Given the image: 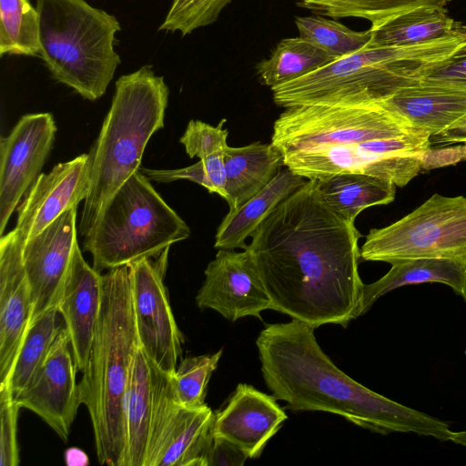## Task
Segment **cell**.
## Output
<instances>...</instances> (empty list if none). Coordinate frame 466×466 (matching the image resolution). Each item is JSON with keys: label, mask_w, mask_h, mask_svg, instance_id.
Segmentation results:
<instances>
[{"label": "cell", "mask_w": 466, "mask_h": 466, "mask_svg": "<svg viewBox=\"0 0 466 466\" xmlns=\"http://www.w3.org/2000/svg\"><path fill=\"white\" fill-rule=\"evenodd\" d=\"M248 457L235 443L213 434L204 456V466H242Z\"/></svg>", "instance_id": "obj_38"}, {"label": "cell", "mask_w": 466, "mask_h": 466, "mask_svg": "<svg viewBox=\"0 0 466 466\" xmlns=\"http://www.w3.org/2000/svg\"><path fill=\"white\" fill-rule=\"evenodd\" d=\"M314 329L292 319L268 325L257 339L264 381L285 408L330 412L380 434L412 432L450 441L445 421L390 400L337 368Z\"/></svg>", "instance_id": "obj_2"}, {"label": "cell", "mask_w": 466, "mask_h": 466, "mask_svg": "<svg viewBox=\"0 0 466 466\" xmlns=\"http://www.w3.org/2000/svg\"><path fill=\"white\" fill-rule=\"evenodd\" d=\"M232 0H172L158 30L182 35L211 25Z\"/></svg>", "instance_id": "obj_34"}, {"label": "cell", "mask_w": 466, "mask_h": 466, "mask_svg": "<svg viewBox=\"0 0 466 466\" xmlns=\"http://www.w3.org/2000/svg\"><path fill=\"white\" fill-rule=\"evenodd\" d=\"M457 25L444 7H420L370 27V44L375 46H409L453 34Z\"/></svg>", "instance_id": "obj_26"}, {"label": "cell", "mask_w": 466, "mask_h": 466, "mask_svg": "<svg viewBox=\"0 0 466 466\" xmlns=\"http://www.w3.org/2000/svg\"><path fill=\"white\" fill-rule=\"evenodd\" d=\"M306 179L288 167L279 170L272 181L262 190L221 221L215 236L218 249L246 248V239L252 237L262 221Z\"/></svg>", "instance_id": "obj_23"}, {"label": "cell", "mask_w": 466, "mask_h": 466, "mask_svg": "<svg viewBox=\"0 0 466 466\" xmlns=\"http://www.w3.org/2000/svg\"><path fill=\"white\" fill-rule=\"evenodd\" d=\"M190 236V228L156 191L139 170L113 195L91 230L83 248L101 273L157 258Z\"/></svg>", "instance_id": "obj_7"}, {"label": "cell", "mask_w": 466, "mask_h": 466, "mask_svg": "<svg viewBox=\"0 0 466 466\" xmlns=\"http://www.w3.org/2000/svg\"><path fill=\"white\" fill-rule=\"evenodd\" d=\"M56 126L50 113L23 116L0 139V235L23 196L41 174Z\"/></svg>", "instance_id": "obj_12"}, {"label": "cell", "mask_w": 466, "mask_h": 466, "mask_svg": "<svg viewBox=\"0 0 466 466\" xmlns=\"http://www.w3.org/2000/svg\"><path fill=\"white\" fill-rule=\"evenodd\" d=\"M299 36L334 58H339L366 46L371 37L370 30L354 31L339 22L321 15L295 18Z\"/></svg>", "instance_id": "obj_31"}, {"label": "cell", "mask_w": 466, "mask_h": 466, "mask_svg": "<svg viewBox=\"0 0 466 466\" xmlns=\"http://www.w3.org/2000/svg\"><path fill=\"white\" fill-rule=\"evenodd\" d=\"M431 145L466 144V115L452 123L444 130L431 135Z\"/></svg>", "instance_id": "obj_40"}, {"label": "cell", "mask_w": 466, "mask_h": 466, "mask_svg": "<svg viewBox=\"0 0 466 466\" xmlns=\"http://www.w3.org/2000/svg\"><path fill=\"white\" fill-rule=\"evenodd\" d=\"M215 412L185 407L173 396L170 375L162 381L152 422L146 466H204Z\"/></svg>", "instance_id": "obj_11"}, {"label": "cell", "mask_w": 466, "mask_h": 466, "mask_svg": "<svg viewBox=\"0 0 466 466\" xmlns=\"http://www.w3.org/2000/svg\"><path fill=\"white\" fill-rule=\"evenodd\" d=\"M336 58L300 36L284 38L256 66L259 82L270 88L304 76Z\"/></svg>", "instance_id": "obj_27"}, {"label": "cell", "mask_w": 466, "mask_h": 466, "mask_svg": "<svg viewBox=\"0 0 466 466\" xmlns=\"http://www.w3.org/2000/svg\"><path fill=\"white\" fill-rule=\"evenodd\" d=\"M448 0H296L299 6L333 18L359 17L371 27L420 7L445 6Z\"/></svg>", "instance_id": "obj_29"}, {"label": "cell", "mask_w": 466, "mask_h": 466, "mask_svg": "<svg viewBox=\"0 0 466 466\" xmlns=\"http://www.w3.org/2000/svg\"><path fill=\"white\" fill-rule=\"evenodd\" d=\"M196 296L200 309H212L230 321L272 309L271 300L247 249H218L205 269Z\"/></svg>", "instance_id": "obj_15"}, {"label": "cell", "mask_w": 466, "mask_h": 466, "mask_svg": "<svg viewBox=\"0 0 466 466\" xmlns=\"http://www.w3.org/2000/svg\"><path fill=\"white\" fill-rule=\"evenodd\" d=\"M39 14L29 0H0V56H40Z\"/></svg>", "instance_id": "obj_30"}, {"label": "cell", "mask_w": 466, "mask_h": 466, "mask_svg": "<svg viewBox=\"0 0 466 466\" xmlns=\"http://www.w3.org/2000/svg\"><path fill=\"white\" fill-rule=\"evenodd\" d=\"M138 345L128 266L102 274V301L79 385L88 410L99 463L123 466L126 396Z\"/></svg>", "instance_id": "obj_3"}, {"label": "cell", "mask_w": 466, "mask_h": 466, "mask_svg": "<svg viewBox=\"0 0 466 466\" xmlns=\"http://www.w3.org/2000/svg\"><path fill=\"white\" fill-rule=\"evenodd\" d=\"M166 374L137 345L126 396V450L123 466H146L152 422Z\"/></svg>", "instance_id": "obj_20"}, {"label": "cell", "mask_w": 466, "mask_h": 466, "mask_svg": "<svg viewBox=\"0 0 466 466\" xmlns=\"http://www.w3.org/2000/svg\"><path fill=\"white\" fill-rule=\"evenodd\" d=\"M168 249L128 265L138 345L165 373L171 375L182 353L183 335L173 315L164 276Z\"/></svg>", "instance_id": "obj_10"}, {"label": "cell", "mask_w": 466, "mask_h": 466, "mask_svg": "<svg viewBox=\"0 0 466 466\" xmlns=\"http://www.w3.org/2000/svg\"><path fill=\"white\" fill-rule=\"evenodd\" d=\"M20 409L10 390L7 387H0V466L19 464L16 430Z\"/></svg>", "instance_id": "obj_36"}, {"label": "cell", "mask_w": 466, "mask_h": 466, "mask_svg": "<svg viewBox=\"0 0 466 466\" xmlns=\"http://www.w3.org/2000/svg\"><path fill=\"white\" fill-rule=\"evenodd\" d=\"M226 201L233 212L268 185L284 165V156L271 142H253L224 151Z\"/></svg>", "instance_id": "obj_22"}, {"label": "cell", "mask_w": 466, "mask_h": 466, "mask_svg": "<svg viewBox=\"0 0 466 466\" xmlns=\"http://www.w3.org/2000/svg\"><path fill=\"white\" fill-rule=\"evenodd\" d=\"M24 242L12 229L0 239V387L6 386L32 316Z\"/></svg>", "instance_id": "obj_17"}, {"label": "cell", "mask_w": 466, "mask_h": 466, "mask_svg": "<svg viewBox=\"0 0 466 466\" xmlns=\"http://www.w3.org/2000/svg\"><path fill=\"white\" fill-rule=\"evenodd\" d=\"M463 147L449 148L446 150H432L430 148L422 153L423 169L454 164L466 159V145Z\"/></svg>", "instance_id": "obj_39"}, {"label": "cell", "mask_w": 466, "mask_h": 466, "mask_svg": "<svg viewBox=\"0 0 466 466\" xmlns=\"http://www.w3.org/2000/svg\"><path fill=\"white\" fill-rule=\"evenodd\" d=\"M466 41V32L409 46L368 44L304 76L271 88L275 104L361 106L419 85L426 73Z\"/></svg>", "instance_id": "obj_4"}, {"label": "cell", "mask_w": 466, "mask_h": 466, "mask_svg": "<svg viewBox=\"0 0 466 466\" xmlns=\"http://www.w3.org/2000/svg\"><path fill=\"white\" fill-rule=\"evenodd\" d=\"M360 237L354 222L323 200L318 179H308L262 221L245 249L272 309L315 329L346 328L362 306Z\"/></svg>", "instance_id": "obj_1"}, {"label": "cell", "mask_w": 466, "mask_h": 466, "mask_svg": "<svg viewBox=\"0 0 466 466\" xmlns=\"http://www.w3.org/2000/svg\"><path fill=\"white\" fill-rule=\"evenodd\" d=\"M148 179L161 183L186 179L204 187L209 193L219 195L225 200L226 170L223 152L212 154L196 164L177 169L139 168Z\"/></svg>", "instance_id": "obj_33"}, {"label": "cell", "mask_w": 466, "mask_h": 466, "mask_svg": "<svg viewBox=\"0 0 466 466\" xmlns=\"http://www.w3.org/2000/svg\"><path fill=\"white\" fill-rule=\"evenodd\" d=\"M76 210L66 211L24 245L23 262L33 306L30 323L57 306L78 244Z\"/></svg>", "instance_id": "obj_14"}, {"label": "cell", "mask_w": 466, "mask_h": 466, "mask_svg": "<svg viewBox=\"0 0 466 466\" xmlns=\"http://www.w3.org/2000/svg\"><path fill=\"white\" fill-rule=\"evenodd\" d=\"M418 132L425 131L376 104H309L285 108L274 122L271 143L285 155L319 146L361 143Z\"/></svg>", "instance_id": "obj_9"}, {"label": "cell", "mask_w": 466, "mask_h": 466, "mask_svg": "<svg viewBox=\"0 0 466 466\" xmlns=\"http://www.w3.org/2000/svg\"><path fill=\"white\" fill-rule=\"evenodd\" d=\"M88 153L90 188L80 218L85 237L113 195L140 168L148 140L164 127L169 89L150 65L121 76Z\"/></svg>", "instance_id": "obj_5"}, {"label": "cell", "mask_w": 466, "mask_h": 466, "mask_svg": "<svg viewBox=\"0 0 466 466\" xmlns=\"http://www.w3.org/2000/svg\"><path fill=\"white\" fill-rule=\"evenodd\" d=\"M65 461L68 466H85L89 463L87 455L78 448H69L65 451Z\"/></svg>", "instance_id": "obj_41"}, {"label": "cell", "mask_w": 466, "mask_h": 466, "mask_svg": "<svg viewBox=\"0 0 466 466\" xmlns=\"http://www.w3.org/2000/svg\"><path fill=\"white\" fill-rule=\"evenodd\" d=\"M273 395L239 383L225 406L215 411L213 434L238 445L248 457H260L288 416Z\"/></svg>", "instance_id": "obj_18"}, {"label": "cell", "mask_w": 466, "mask_h": 466, "mask_svg": "<svg viewBox=\"0 0 466 466\" xmlns=\"http://www.w3.org/2000/svg\"><path fill=\"white\" fill-rule=\"evenodd\" d=\"M318 186L323 200L350 222L367 208L392 202L396 191L390 180L359 173L318 179Z\"/></svg>", "instance_id": "obj_25"}, {"label": "cell", "mask_w": 466, "mask_h": 466, "mask_svg": "<svg viewBox=\"0 0 466 466\" xmlns=\"http://www.w3.org/2000/svg\"><path fill=\"white\" fill-rule=\"evenodd\" d=\"M450 441L466 447V431H452L450 436Z\"/></svg>", "instance_id": "obj_42"}, {"label": "cell", "mask_w": 466, "mask_h": 466, "mask_svg": "<svg viewBox=\"0 0 466 466\" xmlns=\"http://www.w3.org/2000/svg\"><path fill=\"white\" fill-rule=\"evenodd\" d=\"M102 301V274L89 266L77 244L57 303L74 359L83 371L93 343Z\"/></svg>", "instance_id": "obj_19"}, {"label": "cell", "mask_w": 466, "mask_h": 466, "mask_svg": "<svg viewBox=\"0 0 466 466\" xmlns=\"http://www.w3.org/2000/svg\"><path fill=\"white\" fill-rule=\"evenodd\" d=\"M420 84L466 92V41L448 57L431 67Z\"/></svg>", "instance_id": "obj_37"}, {"label": "cell", "mask_w": 466, "mask_h": 466, "mask_svg": "<svg viewBox=\"0 0 466 466\" xmlns=\"http://www.w3.org/2000/svg\"><path fill=\"white\" fill-rule=\"evenodd\" d=\"M374 104L431 136L466 115V92L419 84Z\"/></svg>", "instance_id": "obj_21"}, {"label": "cell", "mask_w": 466, "mask_h": 466, "mask_svg": "<svg viewBox=\"0 0 466 466\" xmlns=\"http://www.w3.org/2000/svg\"><path fill=\"white\" fill-rule=\"evenodd\" d=\"M77 370L64 323L32 380L15 398L21 408L38 415L64 441L81 404Z\"/></svg>", "instance_id": "obj_13"}, {"label": "cell", "mask_w": 466, "mask_h": 466, "mask_svg": "<svg viewBox=\"0 0 466 466\" xmlns=\"http://www.w3.org/2000/svg\"><path fill=\"white\" fill-rule=\"evenodd\" d=\"M88 160V154H82L59 163L33 183L17 207L13 228L24 244L86 199L90 188Z\"/></svg>", "instance_id": "obj_16"}, {"label": "cell", "mask_w": 466, "mask_h": 466, "mask_svg": "<svg viewBox=\"0 0 466 466\" xmlns=\"http://www.w3.org/2000/svg\"><path fill=\"white\" fill-rule=\"evenodd\" d=\"M437 258L466 265V198L432 195L412 212L381 228H372L360 258L383 261Z\"/></svg>", "instance_id": "obj_8"}, {"label": "cell", "mask_w": 466, "mask_h": 466, "mask_svg": "<svg viewBox=\"0 0 466 466\" xmlns=\"http://www.w3.org/2000/svg\"><path fill=\"white\" fill-rule=\"evenodd\" d=\"M382 278L364 284L360 316L386 293L406 285L441 283L466 300V265L453 259L419 258L396 260Z\"/></svg>", "instance_id": "obj_24"}, {"label": "cell", "mask_w": 466, "mask_h": 466, "mask_svg": "<svg viewBox=\"0 0 466 466\" xmlns=\"http://www.w3.org/2000/svg\"><path fill=\"white\" fill-rule=\"evenodd\" d=\"M226 119H222L216 127L200 120H190L186 131L180 137V143L185 147L190 158L199 159L212 154L223 152L228 147L227 138L228 130L223 126Z\"/></svg>", "instance_id": "obj_35"}, {"label": "cell", "mask_w": 466, "mask_h": 466, "mask_svg": "<svg viewBox=\"0 0 466 466\" xmlns=\"http://www.w3.org/2000/svg\"><path fill=\"white\" fill-rule=\"evenodd\" d=\"M40 57L56 81L83 98L101 97L121 59L115 50L117 18L86 0H36Z\"/></svg>", "instance_id": "obj_6"}, {"label": "cell", "mask_w": 466, "mask_h": 466, "mask_svg": "<svg viewBox=\"0 0 466 466\" xmlns=\"http://www.w3.org/2000/svg\"><path fill=\"white\" fill-rule=\"evenodd\" d=\"M219 350L214 354H205L184 359L170 375L173 396L185 407H200L206 404L208 384L222 356Z\"/></svg>", "instance_id": "obj_32"}, {"label": "cell", "mask_w": 466, "mask_h": 466, "mask_svg": "<svg viewBox=\"0 0 466 466\" xmlns=\"http://www.w3.org/2000/svg\"><path fill=\"white\" fill-rule=\"evenodd\" d=\"M57 308H52L33 320L24 338L6 386L15 399L30 382L44 361L63 323Z\"/></svg>", "instance_id": "obj_28"}]
</instances>
